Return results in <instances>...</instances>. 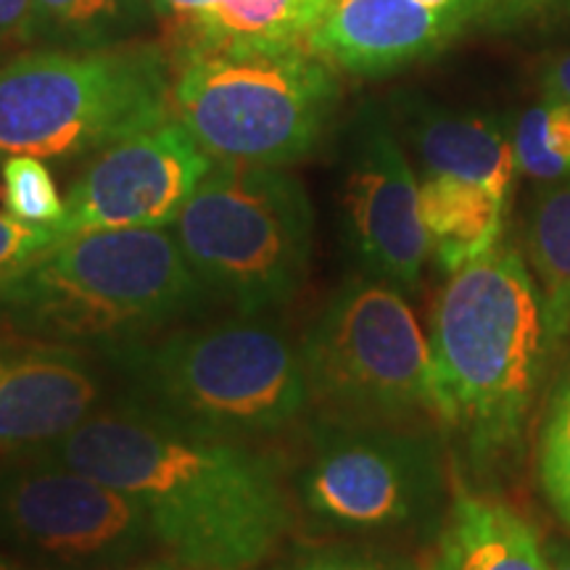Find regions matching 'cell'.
I'll return each mask as SVG.
<instances>
[{
	"mask_svg": "<svg viewBox=\"0 0 570 570\" xmlns=\"http://www.w3.org/2000/svg\"><path fill=\"white\" fill-rule=\"evenodd\" d=\"M38 452L130 494L188 570H256L294 531L296 499L275 458L125 394Z\"/></svg>",
	"mask_w": 570,
	"mask_h": 570,
	"instance_id": "obj_1",
	"label": "cell"
},
{
	"mask_svg": "<svg viewBox=\"0 0 570 570\" xmlns=\"http://www.w3.org/2000/svg\"><path fill=\"white\" fill-rule=\"evenodd\" d=\"M441 428L475 483L510 479L544 394L554 338L544 296L515 246L449 275L428 323Z\"/></svg>",
	"mask_w": 570,
	"mask_h": 570,
	"instance_id": "obj_2",
	"label": "cell"
},
{
	"mask_svg": "<svg viewBox=\"0 0 570 570\" xmlns=\"http://www.w3.org/2000/svg\"><path fill=\"white\" fill-rule=\"evenodd\" d=\"M209 302L167 227L92 230L0 281V338L104 354L202 315Z\"/></svg>",
	"mask_w": 570,
	"mask_h": 570,
	"instance_id": "obj_3",
	"label": "cell"
},
{
	"mask_svg": "<svg viewBox=\"0 0 570 570\" xmlns=\"http://www.w3.org/2000/svg\"><path fill=\"white\" fill-rule=\"evenodd\" d=\"M101 360L125 396L217 439L275 436L309 410L298 346L256 317L173 327Z\"/></svg>",
	"mask_w": 570,
	"mask_h": 570,
	"instance_id": "obj_4",
	"label": "cell"
},
{
	"mask_svg": "<svg viewBox=\"0 0 570 570\" xmlns=\"http://www.w3.org/2000/svg\"><path fill=\"white\" fill-rule=\"evenodd\" d=\"M173 117L212 159L288 167L323 146L338 69L309 46H225L169 59Z\"/></svg>",
	"mask_w": 570,
	"mask_h": 570,
	"instance_id": "obj_5",
	"label": "cell"
},
{
	"mask_svg": "<svg viewBox=\"0 0 570 570\" xmlns=\"http://www.w3.org/2000/svg\"><path fill=\"white\" fill-rule=\"evenodd\" d=\"M161 42L35 48L0 63V156L80 159L173 117Z\"/></svg>",
	"mask_w": 570,
	"mask_h": 570,
	"instance_id": "obj_6",
	"label": "cell"
},
{
	"mask_svg": "<svg viewBox=\"0 0 570 570\" xmlns=\"http://www.w3.org/2000/svg\"><path fill=\"white\" fill-rule=\"evenodd\" d=\"M173 235L212 298L262 317L302 291L315 248V206L283 167L214 161Z\"/></svg>",
	"mask_w": 570,
	"mask_h": 570,
	"instance_id": "obj_7",
	"label": "cell"
},
{
	"mask_svg": "<svg viewBox=\"0 0 570 570\" xmlns=\"http://www.w3.org/2000/svg\"><path fill=\"white\" fill-rule=\"evenodd\" d=\"M298 356L317 417L441 428L431 344L394 285L360 273L341 283L306 327Z\"/></svg>",
	"mask_w": 570,
	"mask_h": 570,
	"instance_id": "obj_8",
	"label": "cell"
},
{
	"mask_svg": "<svg viewBox=\"0 0 570 570\" xmlns=\"http://www.w3.org/2000/svg\"><path fill=\"white\" fill-rule=\"evenodd\" d=\"M296 504L315 529L341 537H436L449 508L444 431L315 415Z\"/></svg>",
	"mask_w": 570,
	"mask_h": 570,
	"instance_id": "obj_9",
	"label": "cell"
},
{
	"mask_svg": "<svg viewBox=\"0 0 570 570\" xmlns=\"http://www.w3.org/2000/svg\"><path fill=\"white\" fill-rule=\"evenodd\" d=\"M156 544L125 491L40 452L0 462V547L40 570H117Z\"/></svg>",
	"mask_w": 570,
	"mask_h": 570,
	"instance_id": "obj_10",
	"label": "cell"
},
{
	"mask_svg": "<svg viewBox=\"0 0 570 570\" xmlns=\"http://www.w3.org/2000/svg\"><path fill=\"white\" fill-rule=\"evenodd\" d=\"M341 240L356 273L417 294L428 259L420 183L386 106L365 101L341 130Z\"/></svg>",
	"mask_w": 570,
	"mask_h": 570,
	"instance_id": "obj_11",
	"label": "cell"
},
{
	"mask_svg": "<svg viewBox=\"0 0 570 570\" xmlns=\"http://www.w3.org/2000/svg\"><path fill=\"white\" fill-rule=\"evenodd\" d=\"M209 154L175 117L92 154L69 185L63 238L92 230L173 227L214 167Z\"/></svg>",
	"mask_w": 570,
	"mask_h": 570,
	"instance_id": "obj_12",
	"label": "cell"
},
{
	"mask_svg": "<svg viewBox=\"0 0 570 570\" xmlns=\"http://www.w3.org/2000/svg\"><path fill=\"white\" fill-rule=\"evenodd\" d=\"M106 399V373L88 348L0 338V454H30L69 436Z\"/></svg>",
	"mask_w": 570,
	"mask_h": 570,
	"instance_id": "obj_13",
	"label": "cell"
},
{
	"mask_svg": "<svg viewBox=\"0 0 570 570\" xmlns=\"http://www.w3.org/2000/svg\"><path fill=\"white\" fill-rule=\"evenodd\" d=\"M465 21L423 0H333L306 46L338 71L386 77L436 56Z\"/></svg>",
	"mask_w": 570,
	"mask_h": 570,
	"instance_id": "obj_14",
	"label": "cell"
},
{
	"mask_svg": "<svg viewBox=\"0 0 570 570\" xmlns=\"http://www.w3.org/2000/svg\"><path fill=\"white\" fill-rule=\"evenodd\" d=\"M389 114L420 175L460 177L510 206L518 161L512 127L504 119L446 109L420 92L391 96Z\"/></svg>",
	"mask_w": 570,
	"mask_h": 570,
	"instance_id": "obj_15",
	"label": "cell"
},
{
	"mask_svg": "<svg viewBox=\"0 0 570 570\" xmlns=\"http://www.w3.org/2000/svg\"><path fill=\"white\" fill-rule=\"evenodd\" d=\"M425 570H550L544 541L512 504L454 489Z\"/></svg>",
	"mask_w": 570,
	"mask_h": 570,
	"instance_id": "obj_16",
	"label": "cell"
},
{
	"mask_svg": "<svg viewBox=\"0 0 570 570\" xmlns=\"http://www.w3.org/2000/svg\"><path fill=\"white\" fill-rule=\"evenodd\" d=\"M331 6L333 0H212L159 42L169 59L225 46H306Z\"/></svg>",
	"mask_w": 570,
	"mask_h": 570,
	"instance_id": "obj_17",
	"label": "cell"
},
{
	"mask_svg": "<svg viewBox=\"0 0 570 570\" xmlns=\"http://www.w3.org/2000/svg\"><path fill=\"white\" fill-rule=\"evenodd\" d=\"M508 204L481 185L449 175H420V219L428 256L446 275L481 259L499 244Z\"/></svg>",
	"mask_w": 570,
	"mask_h": 570,
	"instance_id": "obj_18",
	"label": "cell"
},
{
	"mask_svg": "<svg viewBox=\"0 0 570 570\" xmlns=\"http://www.w3.org/2000/svg\"><path fill=\"white\" fill-rule=\"evenodd\" d=\"M159 24L151 0H32L24 42L61 51H109Z\"/></svg>",
	"mask_w": 570,
	"mask_h": 570,
	"instance_id": "obj_19",
	"label": "cell"
},
{
	"mask_svg": "<svg viewBox=\"0 0 570 570\" xmlns=\"http://www.w3.org/2000/svg\"><path fill=\"white\" fill-rule=\"evenodd\" d=\"M523 246L554 338L570 336V180L547 183L523 219Z\"/></svg>",
	"mask_w": 570,
	"mask_h": 570,
	"instance_id": "obj_20",
	"label": "cell"
},
{
	"mask_svg": "<svg viewBox=\"0 0 570 570\" xmlns=\"http://www.w3.org/2000/svg\"><path fill=\"white\" fill-rule=\"evenodd\" d=\"M537 481L547 508L570 533V360L552 377L537 420Z\"/></svg>",
	"mask_w": 570,
	"mask_h": 570,
	"instance_id": "obj_21",
	"label": "cell"
},
{
	"mask_svg": "<svg viewBox=\"0 0 570 570\" xmlns=\"http://www.w3.org/2000/svg\"><path fill=\"white\" fill-rule=\"evenodd\" d=\"M518 173L541 183L570 180V106L544 98L512 127Z\"/></svg>",
	"mask_w": 570,
	"mask_h": 570,
	"instance_id": "obj_22",
	"label": "cell"
},
{
	"mask_svg": "<svg viewBox=\"0 0 570 570\" xmlns=\"http://www.w3.org/2000/svg\"><path fill=\"white\" fill-rule=\"evenodd\" d=\"M3 202L6 214L30 225H59L67 212L51 169L24 154L3 161Z\"/></svg>",
	"mask_w": 570,
	"mask_h": 570,
	"instance_id": "obj_23",
	"label": "cell"
},
{
	"mask_svg": "<svg viewBox=\"0 0 570 570\" xmlns=\"http://www.w3.org/2000/svg\"><path fill=\"white\" fill-rule=\"evenodd\" d=\"M256 570H425L404 554L386 547L336 541V544L298 547L285 558L259 566Z\"/></svg>",
	"mask_w": 570,
	"mask_h": 570,
	"instance_id": "obj_24",
	"label": "cell"
},
{
	"mask_svg": "<svg viewBox=\"0 0 570 570\" xmlns=\"http://www.w3.org/2000/svg\"><path fill=\"white\" fill-rule=\"evenodd\" d=\"M479 19L499 32H570V0H487Z\"/></svg>",
	"mask_w": 570,
	"mask_h": 570,
	"instance_id": "obj_25",
	"label": "cell"
},
{
	"mask_svg": "<svg viewBox=\"0 0 570 570\" xmlns=\"http://www.w3.org/2000/svg\"><path fill=\"white\" fill-rule=\"evenodd\" d=\"M59 240L63 235L56 225H30L11 214H0V281L19 273Z\"/></svg>",
	"mask_w": 570,
	"mask_h": 570,
	"instance_id": "obj_26",
	"label": "cell"
},
{
	"mask_svg": "<svg viewBox=\"0 0 570 570\" xmlns=\"http://www.w3.org/2000/svg\"><path fill=\"white\" fill-rule=\"evenodd\" d=\"M156 19H159L161 35L177 30L185 21H190L196 13H202L212 0H151Z\"/></svg>",
	"mask_w": 570,
	"mask_h": 570,
	"instance_id": "obj_27",
	"label": "cell"
},
{
	"mask_svg": "<svg viewBox=\"0 0 570 570\" xmlns=\"http://www.w3.org/2000/svg\"><path fill=\"white\" fill-rule=\"evenodd\" d=\"M30 9L32 0H0V42H24V27L27 19H30Z\"/></svg>",
	"mask_w": 570,
	"mask_h": 570,
	"instance_id": "obj_28",
	"label": "cell"
},
{
	"mask_svg": "<svg viewBox=\"0 0 570 570\" xmlns=\"http://www.w3.org/2000/svg\"><path fill=\"white\" fill-rule=\"evenodd\" d=\"M541 85H544V98H554V101L570 106V53H562L544 69Z\"/></svg>",
	"mask_w": 570,
	"mask_h": 570,
	"instance_id": "obj_29",
	"label": "cell"
},
{
	"mask_svg": "<svg viewBox=\"0 0 570 570\" xmlns=\"http://www.w3.org/2000/svg\"><path fill=\"white\" fill-rule=\"evenodd\" d=\"M544 554L550 570H570V539L552 537L544 541Z\"/></svg>",
	"mask_w": 570,
	"mask_h": 570,
	"instance_id": "obj_30",
	"label": "cell"
},
{
	"mask_svg": "<svg viewBox=\"0 0 570 570\" xmlns=\"http://www.w3.org/2000/svg\"><path fill=\"white\" fill-rule=\"evenodd\" d=\"M117 570H188L177 562H146V566H130V568H117Z\"/></svg>",
	"mask_w": 570,
	"mask_h": 570,
	"instance_id": "obj_31",
	"label": "cell"
},
{
	"mask_svg": "<svg viewBox=\"0 0 570 570\" xmlns=\"http://www.w3.org/2000/svg\"><path fill=\"white\" fill-rule=\"evenodd\" d=\"M0 570H40V568H35L24 560H13V558H6V554H0Z\"/></svg>",
	"mask_w": 570,
	"mask_h": 570,
	"instance_id": "obj_32",
	"label": "cell"
}]
</instances>
